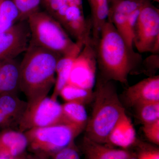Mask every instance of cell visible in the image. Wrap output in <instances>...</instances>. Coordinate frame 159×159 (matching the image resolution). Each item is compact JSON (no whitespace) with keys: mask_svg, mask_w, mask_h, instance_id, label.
Here are the masks:
<instances>
[{"mask_svg":"<svg viewBox=\"0 0 159 159\" xmlns=\"http://www.w3.org/2000/svg\"><path fill=\"white\" fill-rule=\"evenodd\" d=\"M20 63V90L27 103L47 97L56 81V67L62 56L29 43Z\"/></svg>","mask_w":159,"mask_h":159,"instance_id":"7a4b0ae2","label":"cell"},{"mask_svg":"<svg viewBox=\"0 0 159 159\" xmlns=\"http://www.w3.org/2000/svg\"><path fill=\"white\" fill-rule=\"evenodd\" d=\"M141 65L148 72L150 70L154 72L157 70L159 67V54H152V55L146 57L144 61L142 60Z\"/></svg>","mask_w":159,"mask_h":159,"instance_id":"83f0119b","label":"cell"},{"mask_svg":"<svg viewBox=\"0 0 159 159\" xmlns=\"http://www.w3.org/2000/svg\"><path fill=\"white\" fill-rule=\"evenodd\" d=\"M27 106L17 94H0V129L18 130Z\"/></svg>","mask_w":159,"mask_h":159,"instance_id":"7c38bea8","label":"cell"},{"mask_svg":"<svg viewBox=\"0 0 159 159\" xmlns=\"http://www.w3.org/2000/svg\"><path fill=\"white\" fill-rule=\"evenodd\" d=\"M93 43L99 77L107 81L127 84L129 74L141 65L142 55L128 48L108 20L102 25L98 40Z\"/></svg>","mask_w":159,"mask_h":159,"instance_id":"6da1fadb","label":"cell"},{"mask_svg":"<svg viewBox=\"0 0 159 159\" xmlns=\"http://www.w3.org/2000/svg\"><path fill=\"white\" fill-rule=\"evenodd\" d=\"M83 128L67 123L31 129L24 132L28 146L35 154L47 158L69 146Z\"/></svg>","mask_w":159,"mask_h":159,"instance_id":"5b68a950","label":"cell"},{"mask_svg":"<svg viewBox=\"0 0 159 159\" xmlns=\"http://www.w3.org/2000/svg\"><path fill=\"white\" fill-rule=\"evenodd\" d=\"M143 131L146 138L155 145H159V119L155 122L143 124Z\"/></svg>","mask_w":159,"mask_h":159,"instance_id":"d4e9b609","label":"cell"},{"mask_svg":"<svg viewBox=\"0 0 159 159\" xmlns=\"http://www.w3.org/2000/svg\"><path fill=\"white\" fill-rule=\"evenodd\" d=\"M134 47L138 53L159 54V10L143 0L134 30Z\"/></svg>","mask_w":159,"mask_h":159,"instance_id":"52a82bcc","label":"cell"},{"mask_svg":"<svg viewBox=\"0 0 159 159\" xmlns=\"http://www.w3.org/2000/svg\"><path fill=\"white\" fill-rule=\"evenodd\" d=\"M63 117L65 123L85 129L88 120L84 105L75 102H66L62 104Z\"/></svg>","mask_w":159,"mask_h":159,"instance_id":"ffe728a7","label":"cell"},{"mask_svg":"<svg viewBox=\"0 0 159 159\" xmlns=\"http://www.w3.org/2000/svg\"><path fill=\"white\" fill-rule=\"evenodd\" d=\"M28 158L29 159H47L44 157L40 156L37 155H35L34 156H29Z\"/></svg>","mask_w":159,"mask_h":159,"instance_id":"f1b7e54d","label":"cell"},{"mask_svg":"<svg viewBox=\"0 0 159 159\" xmlns=\"http://www.w3.org/2000/svg\"><path fill=\"white\" fill-rule=\"evenodd\" d=\"M81 150L85 159H128L132 153L127 149H116L84 136Z\"/></svg>","mask_w":159,"mask_h":159,"instance_id":"2e32d148","label":"cell"},{"mask_svg":"<svg viewBox=\"0 0 159 159\" xmlns=\"http://www.w3.org/2000/svg\"><path fill=\"white\" fill-rule=\"evenodd\" d=\"M20 12V21L27 20L33 13L39 11L42 0H12Z\"/></svg>","mask_w":159,"mask_h":159,"instance_id":"cb8c5ba5","label":"cell"},{"mask_svg":"<svg viewBox=\"0 0 159 159\" xmlns=\"http://www.w3.org/2000/svg\"><path fill=\"white\" fill-rule=\"evenodd\" d=\"M91 9V37L94 43L99 39L103 24L107 20L110 0H87Z\"/></svg>","mask_w":159,"mask_h":159,"instance_id":"ac0fdd59","label":"cell"},{"mask_svg":"<svg viewBox=\"0 0 159 159\" xmlns=\"http://www.w3.org/2000/svg\"><path fill=\"white\" fill-rule=\"evenodd\" d=\"M52 159H81L79 149L74 142L52 156Z\"/></svg>","mask_w":159,"mask_h":159,"instance_id":"484cf974","label":"cell"},{"mask_svg":"<svg viewBox=\"0 0 159 159\" xmlns=\"http://www.w3.org/2000/svg\"><path fill=\"white\" fill-rule=\"evenodd\" d=\"M128 159H137V158L134 154L132 153L131 156L130 157H129Z\"/></svg>","mask_w":159,"mask_h":159,"instance_id":"4dcf8cb0","label":"cell"},{"mask_svg":"<svg viewBox=\"0 0 159 159\" xmlns=\"http://www.w3.org/2000/svg\"><path fill=\"white\" fill-rule=\"evenodd\" d=\"M125 99L130 106L148 102H159V76H151L129 87L125 92Z\"/></svg>","mask_w":159,"mask_h":159,"instance_id":"4fadbf2b","label":"cell"},{"mask_svg":"<svg viewBox=\"0 0 159 159\" xmlns=\"http://www.w3.org/2000/svg\"><path fill=\"white\" fill-rule=\"evenodd\" d=\"M20 66L16 58L0 61V94H17L20 90Z\"/></svg>","mask_w":159,"mask_h":159,"instance_id":"e0dca14e","label":"cell"},{"mask_svg":"<svg viewBox=\"0 0 159 159\" xmlns=\"http://www.w3.org/2000/svg\"><path fill=\"white\" fill-rule=\"evenodd\" d=\"M137 155V159H159L158 148L145 145H141Z\"/></svg>","mask_w":159,"mask_h":159,"instance_id":"4316f807","label":"cell"},{"mask_svg":"<svg viewBox=\"0 0 159 159\" xmlns=\"http://www.w3.org/2000/svg\"><path fill=\"white\" fill-rule=\"evenodd\" d=\"M65 123L62 115V105L57 99L48 96L27 106L19 125L22 132L31 129L46 127Z\"/></svg>","mask_w":159,"mask_h":159,"instance_id":"ba28073f","label":"cell"},{"mask_svg":"<svg viewBox=\"0 0 159 159\" xmlns=\"http://www.w3.org/2000/svg\"><path fill=\"white\" fill-rule=\"evenodd\" d=\"M137 116L142 124L159 119V102H148L136 107Z\"/></svg>","mask_w":159,"mask_h":159,"instance_id":"603a6c76","label":"cell"},{"mask_svg":"<svg viewBox=\"0 0 159 159\" xmlns=\"http://www.w3.org/2000/svg\"><path fill=\"white\" fill-rule=\"evenodd\" d=\"M30 43L65 56L79 54L86 41H74L62 26L45 11L31 15L27 20Z\"/></svg>","mask_w":159,"mask_h":159,"instance_id":"277c9868","label":"cell"},{"mask_svg":"<svg viewBox=\"0 0 159 159\" xmlns=\"http://www.w3.org/2000/svg\"><path fill=\"white\" fill-rule=\"evenodd\" d=\"M148 1H152V2H159V0H148Z\"/></svg>","mask_w":159,"mask_h":159,"instance_id":"d6a6232c","label":"cell"},{"mask_svg":"<svg viewBox=\"0 0 159 159\" xmlns=\"http://www.w3.org/2000/svg\"><path fill=\"white\" fill-rule=\"evenodd\" d=\"M41 6L75 41L91 37L92 25L84 16L82 0H42Z\"/></svg>","mask_w":159,"mask_h":159,"instance_id":"8992f818","label":"cell"},{"mask_svg":"<svg viewBox=\"0 0 159 159\" xmlns=\"http://www.w3.org/2000/svg\"><path fill=\"white\" fill-rule=\"evenodd\" d=\"M59 96L66 102H77L84 105L93 101L94 91L66 84L61 90Z\"/></svg>","mask_w":159,"mask_h":159,"instance_id":"7402d4cb","label":"cell"},{"mask_svg":"<svg viewBox=\"0 0 159 159\" xmlns=\"http://www.w3.org/2000/svg\"><path fill=\"white\" fill-rule=\"evenodd\" d=\"M97 70L96 50L91 37L74 59L66 84L93 90L96 82Z\"/></svg>","mask_w":159,"mask_h":159,"instance_id":"30bf717a","label":"cell"},{"mask_svg":"<svg viewBox=\"0 0 159 159\" xmlns=\"http://www.w3.org/2000/svg\"><path fill=\"white\" fill-rule=\"evenodd\" d=\"M112 81L98 77L94 91L93 111L85 128L84 136L104 145L107 144L111 131L125 112Z\"/></svg>","mask_w":159,"mask_h":159,"instance_id":"3957f363","label":"cell"},{"mask_svg":"<svg viewBox=\"0 0 159 159\" xmlns=\"http://www.w3.org/2000/svg\"><path fill=\"white\" fill-rule=\"evenodd\" d=\"M20 21L19 11L12 0H0V34Z\"/></svg>","mask_w":159,"mask_h":159,"instance_id":"44dd1931","label":"cell"},{"mask_svg":"<svg viewBox=\"0 0 159 159\" xmlns=\"http://www.w3.org/2000/svg\"><path fill=\"white\" fill-rule=\"evenodd\" d=\"M28 147V139L24 132L12 129L0 132V156L16 157L22 155Z\"/></svg>","mask_w":159,"mask_h":159,"instance_id":"9a60e30c","label":"cell"},{"mask_svg":"<svg viewBox=\"0 0 159 159\" xmlns=\"http://www.w3.org/2000/svg\"><path fill=\"white\" fill-rule=\"evenodd\" d=\"M0 159H13V158H11L6 157L0 156Z\"/></svg>","mask_w":159,"mask_h":159,"instance_id":"1f68e13d","label":"cell"},{"mask_svg":"<svg viewBox=\"0 0 159 159\" xmlns=\"http://www.w3.org/2000/svg\"><path fill=\"white\" fill-rule=\"evenodd\" d=\"M143 0H110L107 20L134 51V30Z\"/></svg>","mask_w":159,"mask_h":159,"instance_id":"9c48e42d","label":"cell"},{"mask_svg":"<svg viewBox=\"0 0 159 159\" xmlns=\"http://www.w3.org/2000/svg\"><path fill=\"white\" fill-rule=\"evenodd\" d=\"M79 54H73L63 56L57 61L56 67L57 77H56L54 92L51 98L57 99L61 90L66 85L72 64L74 59Z\"/></svg>","mask_w":159,"mask_h":159,"instance_id":"d6986e66","label":"cell"},{"mask_svg":"<svg viewBox=\"0 0 159 159\" xmlns=\"http://www.w3.org/2000/svg\"><path fill=\"white\" fill-rule=\"evenodd\" d=\"M13 159H29L27 158L26 157L22 155H21L19 156L13 158Z\"/></svg>","mask_w":159,"mask_h":159,"instance_id":"f546056e","label":"cell"},{"mask_svg":"<svg viewBox=\"0 0 159 159\" xmlns=\"http://www.w3.org/2000/svg\"><path fill=\"white\" fill-rule=\"evenodd\" d=\"M137 135L131 120L124 112L111 131L107 139L108 146L127 149L135 144Z\"/></svg>","mask_w":159,"mask_h":159,"instance_id":"5bb4252c","label":"cell"},{"mask_svg":"<svg viewBox=\"0 0 159 159\" xmlns=\"http://www.w3.org/2000/svg\"><path fill=\"white\" fill-rule=\"evenodd\" d=\"M30 38L27 20L19 22L8 31L0 34V61L15 59L25 53Z\"/></svg>","mask_w":159,"mask_h":159,"instance_id":"8fae6325","label":"cell"}]
</instances>
